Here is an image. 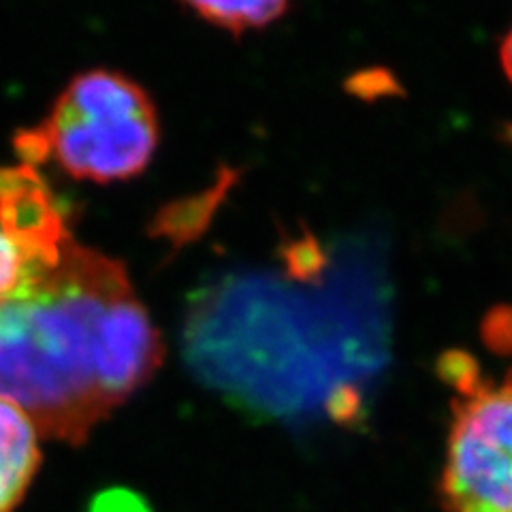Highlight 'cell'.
Segmentation results:
<instances>
[{
    "instance_id": "5",
    "label": "cell",
    "mask_w": 512,
    "mask_h": 512,
    "mask_svg": "<svg viewBox=\"0 0 512 512\" xmlns=\"http://www.w3.org/2000/svg\"><path fill=\"white\" fill-rule=\"evenodd\" d=\"M201 20L214 24L233 35H244L246 30H259L280 20L288 11L282 0H259V3H188Z\"/></svg>"
},
{
    "instance_id": "6",
    "label": "cell",
    "mask_w": 512,
    "mask_h": 512,
    "mask_svg": "<svg viewBox=\"0 0 512 512\" xmlns=\"http://www.w3.org/2000/svg\"><path fill=\"white\" fill-rule=\"evenodd\" d=\"M30 256L0 224V299L9 295L30 265Z\"/></svg>"
},
{
    "instance_id": "7",
    "label": "cell",
    "mask_w": 512,
    "mask_h": 512,
    "mask_svg": "<svg viewBox=\"0 0 512 512\" xmlns=\"http://www.w3.org/2000/svg\"><path fill=\"white\" fill-rule=\"evenodd\" d=\"M92 512H148V508L141 504L139 498L131 493L116 491V493H105L99 500L94 502Z\"/></svg>"
},
{
    "instance_id": "2",
    "label": "cell",
    "mask_w": 512,
    "mask_h": 512,
    "mask_svg": "<svg viewBox=\"0 0 512 512\" xmlns=\"http://www.w3.org/2000/svg\"><path fill=\"white\" fill-rule=\"evenodd\" d=\"M24 156L54 158L75 180H128L150 165L158 118L148 92L122 73L94 69L73 77L39 131L22 137Z\"/></svg>"
},
{
    "instance_id": "4",
    "label": "cell",
    "mask_w": 512,
    "mask_h": 512,
    "mask_svg": "<svg viewBox=\"0 0 512 512\" xmlns=\"http://www.w3.org/2000/svg\"><path fill=\"white\" fill-rule=\"evenodd\" d=\"M39 429L30 416L0 397V512H13L41 466Z\"/></svg>"
},
{
    "instance_id": "3",
    "label": "cell",
    "mask_w": 512,
    "mask_h": 512,
    "mask_svg": "<svg viewBox=\"0 0 512 512\" xmlns=\"http://www.w3.org/2000/svg\"><path fill=\"white\" fill-rule=\"evenodd\" d=\"M448 512H512V380L463 395L446 446Z\"/></svg>"
},
{
    "instance_id": "9",
    "label": "cell",
    "mask_w": 512,
    "mask_h": 512,
    "mask_svg": "<svg viewBox=\"0 0 512 512\" xmlns=\"http://www.w3.org/2000/svg\"><path fill=\"white\" fill-rule=\"evenodd\" d=\"M510 380H512V374H510Z\"/></svg>"
},
{
    "instance_id": "8",
    "label": "cell",
    "mask_w": 512,
    "mask_h": 512,
    "mask_svg": "<svg viewBox=\"0 0 512 512\" xmlns=\"http://www.w3.org/2000/svg\"><path fill=\"white\" fill-rule=\"evenodd\" d=\"M502 62H504L506 73H508L510 79H512V32L506 37V41H504V45H502ZM510 137H512V131H510Z\"/></svg>"
},
{
    "instance_id": "1",
    "label": "cell",
    "mask_w": 512,
    "mask_h": 512,
    "mask_svg": "<svg viewBox=\"0 0 512 512\" xmlns=\"http://www.w3.org/2000/svg\"><path fill=\"white\" fill-rule=\"evenodd\" d=\"M163 352L124 265L71 235L0 299V397L43 438L84 442L154 376Z\"/></svg>"
}]
</instances>
